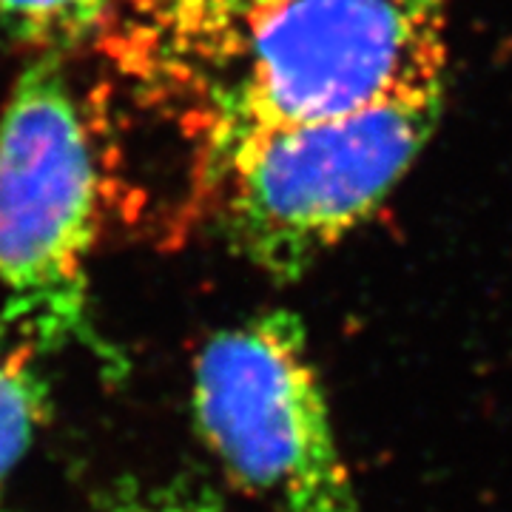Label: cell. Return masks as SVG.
<instances>
[{
    "label": "cell",
    "mask_w": 512,
    "mask_h": 512,
    "mask_svg": "<svg viewBox=\"0 0 512 512\" xmlns=\"http://www.w3.org/2000/svg\"><path fill=\"white\" fill-rule=\"evenodd\" d=\"M447 40L365 106L285 128L245 151L217 183L228 248L293 282L359 231L410 174L447 103Z\"/></svg>",
    "instance_id": "1"
},
{
    "label": "cell",
    "mask_w": 512,
    "mask_h": 512,
    "mask_svg": "<svg viewBox=\"0 0 512 512\" xmlns=\"http://www.w3.org/2000/svg\"><path fill=\"white\" fill-rule=\"evenodd\" d=\"M100 171L63 55H35L0 109V325L43 353L89 336Z\"/></svg>",
    "instance_id": "2"
},
{
    "label": "cell",
    "mask_w": 512,
    "mask_h": 512,
    "mask_svg": "<svg viewBox=\"0 0 512 512\" xmlns=\"http://www.w3.org/2000/svg\"><path fill=\"white\" fill-rule=\"evenodd\" d=\"M453 0H285L208 89L200 177L214 191L276 131L365 106L447 40Z\"/></svg>",
    "instance_id": "3"
},
{
    "label": "cell",
    "mask_w": 512,
    "mask_h": 512,
    "mask_svg": "<svg viewBox=\"0 0 512 512\" xmlns=\"http://www.w3.org/2000/svg\"><path fill=\"white\" fill-rule=\"evenodd\" d=\"M191 407L225 478L265 512H365L299 316L256 313L214 333Z\"/></svg>",
    "instance_id": "4"
},
{
    "label": "cell",
    "mask_w": 512,
    "mask_h": 512,
    "mask_svg": "<svg viewBox=\"0 0 512 512\" xmlns=\"http://www.w3.org/2000/svg\"><path fill=\"white\" fill-rule=\"evenodd\" d=\"M285 0H111L126 69L160 89L205 92Z\"/></svg>",
    "instance_id": "5"
},
{
    "label": "cell",
    "mask_w": 512,
    "mask_h": 512,
    "mask_svg": "<svg viewBox=\"0 0 512 512\" xmlns=\"http://www.w3.org/2000/svg\"><path fill=\"white\" fill-rule=\"evenodd\" d=\"M43 350L0 325V487L29 453L49 413V382L40 370Z\"/></svg>",
    "instance_id": "6"
},
{
    "label": "cell",
    "mask_w": 512,
    "mask_h": 512,
    "mask_svg": "<svg viewBox=\"0 0 512 512\" xmlns=\"http://www.w3.org/2000/svg\"><path fill=\"white\" fill-rule=\"evenodd\" d=\"M111 0H0V57L66 55L106 32Z\"/></svg>",
    "instance_id": "7"
},
{
    "label": "cell",
    "mask_w": 512,
    "mask_h": 512,
    "mask_svg": "<svg viewBox=\"0 0 512 512\" xmlns=\"http://www.w3.org/2000/svg\"><path fill=\"white\" fill-rule=\"evenodd\" d=\"M97 512H222L220 501L202 487L185 481L128 484L111 493Z\"/></svg>",
    "instance_id": "8"
}]
</instances>
